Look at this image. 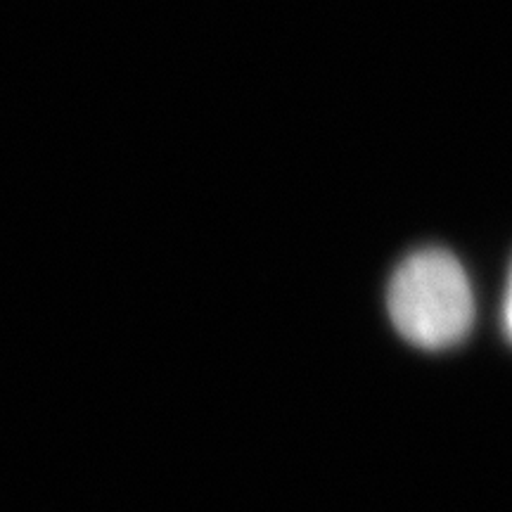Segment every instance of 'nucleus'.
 I'll list each match as a JSON object with an SVG mask.
<instances>
[{
	"instance_id": "nucleus-1",
	"label": "nucleus",
	"mask_w": 512,
	"mask_h": 512,
	"mask_svg": "<svg viewBox=\"0 0 512 512\" xmlns=\"http://www.w3.org/2000/svg\"><path fill=\"white\" fill-rule=\"evenodd\" d=\"M387 309L403 339L434 351L467 337L475 320V297L456 256L430 247L396 268L389 280Z\"/></svg>"
},
{
	"instance_id": "nucleus-2",
	"label": "nucleus",
	"mask_w": 512,
	"mask_h": 512,
	"mask_svg": "<svg viewBox=\"0 0 512 512\" xmlns=\"http://www.w3.org/2000/svg\"><path fill=\"white\" fill-rule=\"evenodd\" d=\"M503 328L505 335L512 342V271H510V280H508V290H505V299H503Z\"/></svg>"
}]
</instances>
